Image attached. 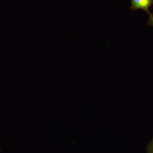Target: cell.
<instances>
[{
    "label": "cell",
    "mask_w": 153,
    "mask_h": 153,
    "mask_svg": "<svg viewBox=\"0 0 153 153\" xmlns=\"http://www.w3.org/2000/svg\"><path fill=\"white\" fill-rule=\"evenodd\" d=\"M131 5L130 9L133 11L142 10L146 12L148 15L151 13L149 8L153 5V0H131Z\"/></svg>",
    "instance_id": "1"
},
{
    "label": "cell",
    "mask_w": 153,
    "mask_h": 153,
    "mask_svg": "<svg viewBox=\"0 0 153 153\" xmlns=\"http://www.w3.org/2000/svg\"><path fill=\"white\" fill-rule=\"evenodd\" d=\"M147 153H153V138L148 145Z\"/></svg>",
    "instance_id": "2"
},
{
    "label": "cell",
    "mask_w": 153,
    "mask_h": 153,
    "mask_svg": "<svg viewBox=\"0 0 153 153\" xmlns=\"http://www.w3.org/2000/svg\"><path fill=\"white\" fill-rule=\"evenodd\" d=\"M148 24L150 26L153 27V14L151 13L149 15V19Z\"/></svg>",
    "instance_id": "3"
}]
</instances>
